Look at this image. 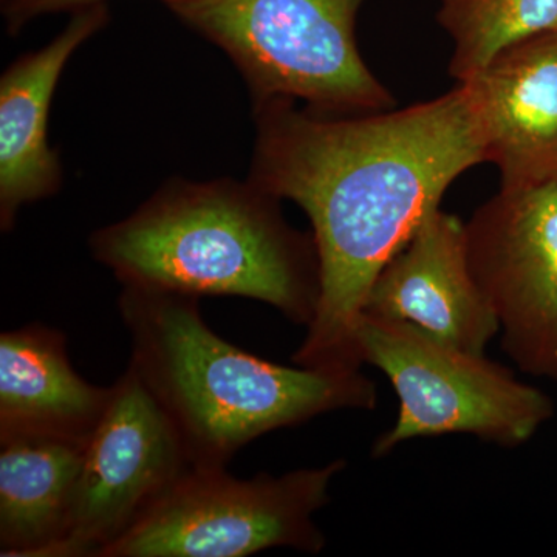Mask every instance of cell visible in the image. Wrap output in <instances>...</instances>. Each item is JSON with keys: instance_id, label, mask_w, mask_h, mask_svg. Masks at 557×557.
<instances>
[{"instance_id": "9a60e30c", "label": "cell", "mask_w": 557, "mask_h": 557, "mask_svg": "<svg viewBox=\"0 0 557 557\" xmlns=\"http://www.w3.org/2000/svg\"><path fill=\"white\" fill-rule=\"evenodd\" d=\"M100 3L104 0H2V9L7 30L10 35H17L36 17L60 11H78Z\"/></svg>"}, {"instance_id": "8fae6325", "label": "cell", "mask_w": 557, "mask_h": 557, "mask_svg": "<svg viewBox=\"0 0 557 557\" xmlns=\"http://www.w3.org/2000/svg\"><path fill=\"white\" fill-rule=\"evenodd\" d=\"M104 3L73 11L49 46L14 61L0 78V226L3 233L28 203L61 188L60 156L47 141L51 98L79 46L108 24Z\"/></svg>"}, {"instance_id": "277c9868", "label": "cell", "mask_w": 557, "mask_h": 557, "mask_svg": "<svg viewBox=\"0 0 557 557\" xmlns=\"http://www.w3.org/2000/svg\"><path fill=\"white\" fill-rule=\"evenodd\" d=\"M228 54L252 104L287 98L325 115H362L394 98L362 61L355 36L364 0H161Z\"/></svg>"}, {"instance_id": "3957f363", "label": "cell", "mask_w": 557, "mask_h": 557, "mask_svg": "<svg viewBox=\"0 0 557 557\" xmlns=\"http://www.w3.org/2000/svg\"><path fill=\"white\" fill-rule=\"evenodd\" d=\"M278 201L249 180L171 178L94 233L91 255L123 287L256 299L309 327L321 289L317 244L285 222Z\"/></svg>"}, {"instance_id": "7a4b0ae2", "label": "cell", "mask_w": 557, "mask_h": 557, "mask_svg": "<svg viewBox=\"0 0 557 557\" xmlns=\"http://www.w3.org/2000/svg\"><path fill=\"white\" fill-rule=\"evenodd\" d=\"M197 296L124 287L119 310L131 362L159 401L193 468H226L252 440L336 410H370L361 370L274 364L233 346L201 318Z\"/></svg>"}, {"instance_id": "5b68a950", "label": "cell", "mask_w": 557, "mask_h": 557, "mask_svg": "<svg viewBox=\"0 0 557 557\" xmlns=\"http://www.w3.org/2000/svg\"><path fill=\"white\" fill-rule=\"evenodd\" d=\"M346 467L338 458L251 479L226 468H190L100 557H245L270 548L318 555L325 537L313 516Z\"/></svg>"}, {"instance_id": "9c48e42d", "label": "cell", "mask_w": 557, "mask_h": 557, "mask_svg": "<svg viewBox=\"0 0 557 557\" xmlns=\"http://www.w3.org/2000/svg\"><path fill=\"white\" fill-rule=\"evenodd\" d=\"M362 314L406 322L472 354H485L498 333L469 269L465 223L440 208L381 270Z\"/></svg>"}, {"instance_id": "6da1fadb", "label": "cell", "mask_w": 557, "mask_h": 557, "mask_svg": "<svg viewBox=\"0 0 557 557\" xmlns=\"http://www.w3.org/2000/svg\"><path fill=\"white\" fill-rule=\"evenodd\" d=\"M249 182L298 203L317 244V313L293 362L350 372L362 362L357 330L373 282L440 208L486 146L467 84L437 100L373 115H325L295 100L252 104Z\"/></svg>"}, {"instance_id": "4fadbf2b", "label": "cell", "mask_w": 557, "mask_h": 557, "mask_svg": "<svg viewBox=\"0 0 557 557\" xmlns=\"http://www.w3.org/2000/svg\"><path fill=\"white\" fill-rule=\"evenodd\" d=\"M87 442L0 438V556L61 557Z\"/></svg>"}, {"instance_id": "ba28073f", "label": "cell", "mask_w": 557, "mask_h": 557, "mask_svg": "<svg viewBox=\"0 0 557 557\" xmlns=\"http://www.w3.org/2000/svg\"><path fill=\"white\" fill-rule=\"evenodd\" d=\"M190 468L170 418L127 366L84 450L61 557H100Z\"/></svg>"}, {"instance_id": "52a82bcc", "label": "cell", "mask_w": 557, "mask_h": 557, "mask_svg": "<svg viewBox=\"0 0 557 557\" xmlns=\"http://www.w3.org/2000/svg\"><path fill=\"white\" fill-rule=\"evenodd\" d=\"M465 236L502 347L527 372L557 379V178L502 188Z\"/></svg>"}, {"instance_id": "5bb4252c", "label": "cell", "mask_w": 557, "mask_h": 557, "mask_svg": "<svg viewBox=\"0 0 557 557\" xmlns=\"http://www.w3.org/2000/svg\"><path fill=\"white\" fill-rule=\"evenodd\" d=\"M438 21L454 39L450 75L463 84L504 51L557 33V0H442Z\"/></svg>"}, {"instance_id": "30bf717a", "label": "cell", "mask_w": 557, "mask_h": 557, "mask_svg": "<svg viewBox=\"0 0 557 557\" xmlns=\"http://www.w3.org/2000/svg\"><path fill=\"white\" fill-rule=\"evenodd\" d=\"M463 84L502 188L557 178V33L504 51Z\"/></svg>"}, {"instance_id": "8992f818", "label": "cell", "mask_w": 557, "mask_h": 557, "mask_svg": "<svg viewBox=\"0 0 557 557\" xmlns=\"http://www.w3.org/2000/svg\"><path fill=\"white\" fill-rule=\"evenodd\" d=\"M362 364L381 370L399 399L394 428L375 440L383 457L409 440L469 434L498 446L522 445L552 417V401L485 354L432 338L406 322L362 314Z\"/></svg>"}, {"instance_id": "7c38bea8", "label": "cell", "mask_w": 557, "mask_h": 557, "mask_svg": "<svg viewBox=\"0 0 557 557\" xmlns=\"http://www.w3.org/2000/svg\"><path fill=\"white\" fill-rule=\"evenodd\" d=\"M112 386L81 379L64 333L42 324L0 335V438L42 435L89 442Z\"/></svg>"}]
</instances>
